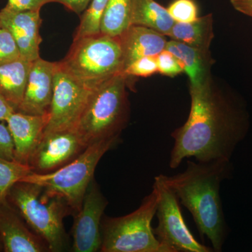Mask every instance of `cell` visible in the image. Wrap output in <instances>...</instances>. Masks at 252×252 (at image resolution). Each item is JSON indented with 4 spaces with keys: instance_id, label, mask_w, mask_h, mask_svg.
I'll list each match as a JSON object with an SVG mask.
<instances>
[{
    "instance_id": "obj_1",
    "label": "cell",
    "mask_w": 252,
    "mask_h": 252,
    "mask_svg": "<svg viewBox=\"0 0 252 252\" xmlns=\"http://www.w3.org/2000/svg\"><path fill=\"white\" fill-rule=\"evenodd\" d=\"M190 94L188 119L171 135L174 145L169 165L177 168L190 157L200 162L230 160L246 132L241 112L214 87L210 79L190 85Z\"/></svg>"
},
{
    "instance_id": "obj_2",
    "label": "cell",
    "mask_w": 252,
    "mask_h": 252,
    "mask_svg": "<svg viewBox=\"0 0 252 252\" xmlns=\"http://www.w3.org/2000/svg\"><path fill=\"white\" fill-rule=\"evenodd\" d=\"M230 172V160H189L185 171L173 176H158L191 213L200 237H207L214 252H221L224 244L226 225L220 186Z\"/></svg>"
},
{
    "instance_id": "obj_3",
    "label": "cell",
    "mask_w": 252,
    "mask_h": 252,
    "mask_svg": "<svg viewBox=\"0 0 252 252\" xmlns=\"http://www.w3.org/2000/svg\"><path fill=\"white\" fill-rule=\"evenodd\" d=\"M127 78L117 74L91 91L75 126L86 147L100 141L120 139L130 115Z\"/></svg>"
},
{
    "instance_id": "obj_4",
    "label": "cell",
    "mask_w": 252,
    "mask_h": 252,
    "mask_svg": "<svg viewBox=\"0 0 252 252\" xmlns=\"http://www.w3.org/2000/svg\"><path fill=\"white\" fill-rule=\"evenodd\" d=\"M7 200L28 227L46 242L50 252L65 250L68 238L63 220L72 212L63 198L50 195L36 184L18 182L10 189Z\"/></svg>"
},
{
    "instance_id": "obj_5",
    "label": "cell",
    "mask_w": 252,
    "mask_h": 252,
    "mask_svg": "<svg viewBox=\"0 0 252 252\" xmlns=\"http://www.w3.org/2000/svg\"><path fill=\"white\" fill-rule=\"evenodd\" d=\"M61 67L87 89L93 90L111 78L123 74L119 37L100 34L74 39Z\"/></svg>"
},
{
    "instance_id": "obj_6",
    "label": "cell",
    "mask_w": 252,
    "mask_h": 252,
    "mask_svg": "<svg viewBox=\"0 0 252 252\" xmlns=\"http://www.w3.org/2000/svg\"><path fill=\"white\" fill-rule=\"evenodd\" d=\"M159 196L160 190L154 183L152 191L132 213L119 217H102L100 252H166L152 227Z\"/></svg>"
},
{
    "instance_id": "obj_7",
    "label": "cell",
    "mask_w": 252,
    "mask_h": 252,
    "mask_svg": "<svg viewBox=\"0 0 252 252\" xmlns=\"http://www.w3.org/2000/svg\"><path fill=\"white\" fill-rule=\"evenodd\" d=\"M119 142V140H110L91 144L79 157L59 170L46 174L32 172L21 182L36 184L50 195L63 198L70 207L73 216L81 209L99 160Z\"/></svg>"
},
{
    "instance_id": "obj_8",
    "label": "cell",
    "mask_w": 252,
    "mask_h": 252,
    "mask_svg": "<svg viewBox=\"0 0 252 252\" xmlns=\"http://www.w3.org/2000/svg\"><path fill=\"white\" fill-rule=\"evenodd\" d=\"M160 190L157 213L158 224L153 228L158 241L166 252H210L213 249L197 241L186 224L179 199L158 177L155 182Z\"/></svg>"
},
{
    "instance_id": "obj_9",
    "label": "cell",
    "mask_w": 252,
    "mask_h": 252,
    "mask_svg": "<svg viewBox=\"0 0 252 252\" xmlns=\"http://www.w3.org/2000/svg\"><path fill=\"white\" fill-rule=\"evenodd\" d=\"M91 91L56 63L54 94L44 133L75 127Z\"/></svg>"
},
{
    "instance_id": "obj_10",
    "label": "cell",
    "mask_w": 252,
    "mask_h": 252,
    "mask_svg": "<svg viewBox=\"0 0 252 252\" xmlns=\"http://www.w3.org/2000/svg\"><path fill=\"white\" fill-rule=\"evenodd\" d=\"M107 205V198L94 179L88 188L80 210L73 215L72 252L100 251L101 221Z\"/></svg>"
},
{
    "instance_id": "obj_11",
    "label": "cell",
    "mask_w": 252,
    "mask_h": 252,
    "mask_svg": "<svg viewBox=\"0 0 252 252\" xmlns=\"http://www.w3.org/2000/svg\"><path fill=\"white\" fill-rule=\"evenodd\" d=\"M75 127L44 133L29 165L33 172L50 173L79 157L86 149Z\"/></svg>"
},
{
    "instance_id": "obj_12",
    "label": "cell",
    "mask_w": 252,
    "mask_h": 252,
    "mask_svg": "<svg viewBox=\"0 0 252 252\" xmlns=\"http://www.w3.org/2000/svg\"><path fill=\"white\" fill-rule=\"evenodd\" d=\"M56 63L41 58L33 61L21 103L16 112L31 115L49 114L54 94Z\"/></svg>"
},
{
    "instance_id": "obj_13",
    "label": "cell",
    "mask_w": 252,
    "mask_h": 252,
    "mask_svg": "<svg viewBox=\"0 0 252 252\" xmlns=\"http://www.w3.org/2000/svg\"><path fill=\"white\" fill-rule=\"evenodd\" d=\"M8 201L0 207V239L5 252H50L47 244L23 221Z\"/></svg>"
},
{
    "instance_id": "obj_14",
    "label": "cell",
    "mask_w": 252,
    "mask_h": 252,
    "mask_svg": "<svg viewBox=\"0 0 252 252\" xmlns=\"http://www.w3.org/2000/svg\"><path fill=\"white\" fill-rule=\"evenodd\" d=\"M40 11H14L4 7L0 11L1 28L11 33L21 58L33 62L40 58Z\"/></svg>"
},
{
    "instance_id": "obj_15",
    "label": "cell",
    "mask_w": 252,
    "mask_h": 252,
    "mask_svg": "<svg viewBox=\"0 0 252 252\" xmlns=\"http://www.w3.org/2000/svg\"><path fill=\"white\" fill-rule=\"evenodd\" d=\"M49 114L31 115L14 112L6 120L14 145V160L29 165L30 159L41 142Z\"/></svg>"
},
{
    "instance_id": "obj_16",
    "label": "cell",
    "mask_w": 252,
    "mask_h": 252,
    "mask_svg": "<svg viewBox=\"0 0 252 252\" xmlns=\"http://www.w3.org/2000/svg\"><path fill=\"white\" fill-rule=\"evenodd\" d=\"M123 56V73L136 60L147 56H157L165 49L167 39L158 32L131 25L119 36Z\"/></svg>"
},
{
    "instance_id": "obj_17",
    "label": "cell",
    "mask_w": 252,
    "mask_h": 252,
    "mask_svg": "<svg viewBox=\"0 0 252 252\" xmlns=\"http://www.w3.org/2000/svg\"><path fill=\"white\" fill-rule=\"evenodd\" d=\"M32 64L21 58L0 65V94L16 112L23 99Z\"/></svg>"
},
{
    "instance_id": "obj_18",
    "label": "cell",
    "mask_w": 252,
    "mask_h": 252,
    "mask_svg": "<svg viewBox=\"0 0 252 252\" xmlns=\"http://www.w3.org/2000/svg\"><path fill=\"white\" fill-rule=\"evenodd\" d=\"M165 50L180 60L188 75L190 85H198L210 79L209 68L211 63L209 51H201L175 40L167 41Z\"/></svg>"
},
{
    "instance_id": "obj_19",
    "label": "cell",
    "mask_w": 252,
    "mask_h": 252,
    "mask_svg": "<svg viewBox=\"0 0 252 252\" xmlns=\"http://www.w3.org/2000/svg\"><path fill=\"white\" fill-rule=\"evenodd\" d=\"M167 36L203 51H209L214 38L212 14L198 18L190 23H175Z\"/></svg>"
},
{
    "instance_id": "obj_20",
    "label": "cell",
    "mask_w": 252,
    "mask_h": 252,
    "mask_svg": "<svg viewBox=\"0 0 252 252\" xmlns=\"http://www.w3.org/2000/svg\"><path fill=\"white\" fill-rule=\"evenodd\" d=\"M175 23L166 8L154 0H132L131 25L151 28L167 36Z\"/></svg>"
},
{
    "instance_id": "obj_21",
    "label": "cell",
    "mask_w": 252,
    "mask_h": 252,
    "mask_svg": "<svg viewBox=\"0 0 252 252\" xmlns=\"http://www.w3.org/2000/svg\"><path fill=\"white\" fill-rule=\"evenodd\" d=\"M132 0H109L101 23V33L119 37L131 26Z\"/></svg>"
},
{
    "instance_id": "obj_22",
    "label": "cell",
    "mask_w": 252,
    "mask_h": 252,
    "mask_svg": "<svg viewBox=\"0 0 252 252\" xmlns=\"http://www.w3.org/2000/svg\"><path fill=\"white\" fill-rule=\"evenodd\" d=\"M32 172L30 165L0 157V207L7 200L11 187Z\"/></svg>"
},
{
    "instance_id": "obj_23",
    "label": "cell",
    "mask_w": 252,
    "mask_h": 252,
    "mask_svg": "<svg viewBox=\"0 0 252 252\" xmlns=\"http://www.w3.org/2000/svg\"><path fill=\"white\" fill-rule=\"evenodd\" d=\"M109 0H93L81 18L74 39L97 35L101 33V23Z\"/></svg>"
},
{
    "instance_id": "obj_24",
    "label": "cell",
    "mask_w": 252,
    "mask_h": 252,
    "mask_svg": "<svg viewBox=\"0 0 252 252\" xmlns=\"http://www.w3.org/2000/svg\"><path fill=\"white\" fill-rule=\"evenodd\" d=\"M167 11L175 23H190L198 19V6L193 0H175Z\"/></svg>"
},
{
    "instance_id": "obj_25",
    "label": "cell",
    "mask_w": 252,
    "mask_h": 252,
    "mask_svg": "<svg viewBox=\"0 0 252 252\" xmlns=\"http://www.w3.org/2000/svg\"><path fill=\"white\" fill-rule=\"evenodd\" d=\"M21 59L17 44L7 30L0 28V65Z\"/></svg>"
},
{
    "instance_id": "obj_26",
    "label": "cell",
    "mask_w": 252,
    "mask_h": 252,
    "mask_svg": "<svg viewBox=\"0 0 252 252\" xmlns=\"http://www.w3.org/2000/svg\"><path fill=\"white\" fill-rule=\"evenodd\" d=\"M158 72L157 56H147L136 60L130 64L123 74L128 77H147L153 75Z\"/></svg>"
},
{
    "instance_id": "obj_27",
    "label": "cell",
    "mask_w": 252,
    "mask_h": 252,
    "mask_svg": "<svg viewBox=\"0 0 252 252\" xmlns=\"http://www.w3.org/2000/svg\"><path fill=\"white\" fill-rule=\"evenodd\" d=\"M158 72L168 77H175L185 72L180 60L170 51L164 50L157 56Z\"/></svg>"
},
{
    "instance_id": "obj_28",
    "label": "cell",
    "mask_w": 252,
    "mask_h": 252,
    "mask_svg": "<svg viewBox=\"0 0 252 252\" xmlns=\"http://www.w3.org/2000/svg\"><path fill=\"white\" fill-rule=\"evenodd\" d=\"M0 157L6 160H14V145L12 136L7 125L0 124Z\"/></svg>"
},
{
    "instance_id": "obj_29",
    "label": "cell",
    "mask_w": 252,
    "mask_h": 252,
    "mask_svg": "<svg viewBox=\"0 0 252 252\" xmlns=\"http://www.w3.org/2000/svg\"><path fill=\"white\" fill-rule=\"evenodd\" d=\"M49 0H9L5 7L14 11H40Z\"/></svg>"
},
{
    "instance_id": "obj_30",
    "label": "cell",
    "mask_w": 252,
    "mask_h": 252,
    "mask_svg": "<svg viewBox=\"0 0 252 252\" xmlns=\"http://www.w3.org/2000/svg\"><path fill=\"white\" fill-rule=\"evenodd\" d=\"M90 1L91 0H49V2L60 3L73 12L79 14L86 9Z\"/></svg>"
},
{
    "instance_id": "obj_31",
    "label": "cell",
    "mask_w": 252,
    "mask_h": 252,
    "mask_svg": "<svg viewBox=\"0 0 252 252\" xmlns=\"http://www.w3.org/2000/svg\"><path fill=\"white\" fill-rule=\"evenodd\" d=\"M236 11L252 18V0H230Z\"/></svg>"
},
{
    "instance_id": "obj_32",
    "label": "cell",
    "mask_w": 252,
    "mask_h": 252,
    "mask_svg": "<svg viewBox=\"0 0 252 252\" xmlns=\"http://www.w3.org/2000/svg\"><path fill=\"white\" fill-rule=\"evenodd\" d=\"M14 112L16 111L12 106L0 94V122H6L9 116Z\"/></svg>"
},
{
    "instance_id": "obj_33",
    "label": "cell",
    "mask_w": 252,
    "mask_h": 252,
    "mask_svg": "<svg viewBox=\"0 0 252 252\" xmlns=\"http://www.w3.org/2000/svg\"><path fill=\"white\" fill-rule=\"evenodd\" d=\"M0 28H1V20H0Z\"/></svg>"
}]
</instances>
